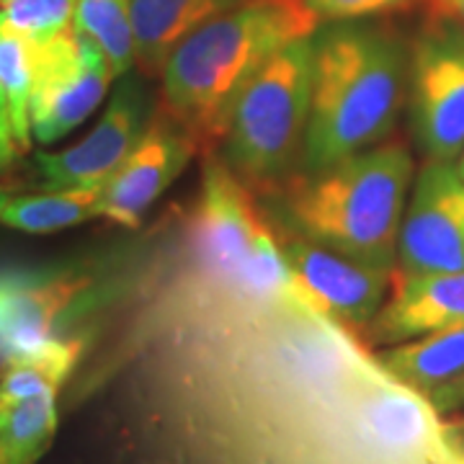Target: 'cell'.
I'll return each mask as SVG.
<instances>
[{
    "mask_svg": "<svg viewBox=\"0 0 464 464\" xmlns=\"http://www.w3.org/2000/svg\"><path fill=\"white\" fill-rule=\"evenodd\" d=\"M364 426L380 447L415 454L436 444V408L426 395L392 380L364 402Z\"/></svg>",
    "mask_w": 464,
    "mask_h": 464,
    "instance_id": "cell-16",
    "label": "cell"
},
{
    "mask_svg": "<svg viewBox=\"0 0 464 464\" xmlns=\"http://www.w3.org/2000/svg\"><path fill=\"white\" fill-rule=\"evenodd\" d=\"M103 186L57 188L39 197H18L5 204L0 222L21 232L47 235V232L75 227L85 219L101 217Z\"/></svg>",
    "mask_w": 464,
    "mask_h": 464,
    "instance_id": "cell-18",
    "label": "cell"
},
{
    "mask_svg": "<svg viewBox=\"0 0 464 464\" xmlns=\"http://www.w3.org/2000/svg\"><path fill=\"white\" fill-rule=\"evenodd\" d=\"M307 8L317 16L320 24L325 21H353V18H377L408 8L413 0H304Z\"/></svg>",
    "mask_w": 464,
    "mask_h": 464,
    "instance_id": "cell-23",
    "label": "cell"
},
{
    "mask_svg": "<svg viewBox=\"0 0 464 464\" xmlns=\"http://www.w3.org/2000/svg\"><path fill=\"white\" fill-rule=\"evenodd\" d=\"M197 137L160 109L148 130L101 191V217L137 230L150 207L166 194L173 181L199 152Z\"/></svg>",
    "mask_w": 464,
    "mask_h": 464,
    "instance_id": "cell-12",
    "label": "cell"
},
{
    "mask_svg": "<svg viewBox=\"0 0 464 464\" xmlns=\"http://www.w3.org/2000/svg\"><path fill=\"white\" fill-rule=\"evenodd\" d=\"M313 91V34L284 44L250 78L222 137V160L248 188H282L299 170Z\"/></svg>",
    "mask_w": 464,
    "mask_h": 464,
    "instance_id": "cell-5",
    "label": "cell"
},
{
    "mask_svg": "<svg viewBox=\"0 0 464 464\" xmlns=\"http://www.w3.org/2000/svg\"><path fill=\"white\" fill-rule=\"evenodd\" d=\"M451 464H464V449H457V451L451 454Z\"/></svg>",
    "mask_w": 464,
    "mask_h": 464,
    "instance_id": "cell-27",
    "label": "cell"
},
{
    "mask_svg": "<svg viewBox=\"0 0 464 464\" xmlns=\"http://www.w3.org/2000/svg\"><path fill=\"white\" fill-rule=\"evenodd\" d=\"M150 119L148 91L132 75H124L99 124L78 145L60 152H36L39 179L50 191L103 186L140 142Z\"/></svg>",
    "mask_w": 464,
    "mask_h": 464,
    "instance_id": "cell-11",
    "label": "cell"
},
{
    "mask_svg": "<svg viewBox=\"0 0 464 464\" xmlns=\"http://www.w3.org/2000/svg\"><path fill=\"white\" fill-rule=\"evenodd\" d=\"M454 163H457V170H459V176H462V179H464V150H462V152H459V158H457Z\"/></svg>",
    "mask_w": 464,
    "mask_h": 464,
    "instance_id": "cell-29",
    "label": "cell"
},
{
    "mask_svg": "<svg viewBox=\"0 0 464 464\" xmlns=\"http://www.w3.org/2000/svg\"><path fill=\"white\" fill-rule=\"evenodd\" d=\"M81 348L83 346L78 338H57L29 359L5 366L0 377V411L18 400L57 392L78 362Z\"/></svg>",
    "mask_w": 464,
    "mask_h": 464,
    "instance_id": "cell-20",
    "label": "cell"
},
{
    "mask_svg": "<svg viewBox=\"0 0 464 464\" xmlns=\"http://www.w3.org/2000/svg\"><path fill=\"white\" fill-rule=\"evenodd\" d=\"M426 5H429V16L447 18L464 29V0H426Z\"/></svg>",
    "mask_w": 464,
    "mask_h": 464,
    "instance_id": "cell-25",
    "label": "cell"
},
{
    "mask_svg": "<svg viewBox=\"0 0 464 464\" xmlns=\"http://www.w3.org/2000/svg\"><path fill=\"white\" fill-rule=\"evenodd\" d=\"M93 279L75 268H0V369L57 341Z\"/></svg>",
    "mask_w": 464,
    "mask_h": 464,
    "instance_id": "cell-10",
    "label": "cell"
},
{
    "mask_svg": "<svg viewBox=\"0 0 464 464\" xmlns=\"http://www.w3.org/2000/svg\"><path fill=\"white\" fill-rule=\"evenodd\" d=\"M188 237L204 274L232 295L307 310L276 232L256 207L248 186L215 155L204 166Z\"/></svg>",
    "mask_w": 464,
    "mask_h": 464,
    "instance_id": "cell-4",
    "label": "cell"
},
{
    "mask_svg": "<svg viewBox=\"0 0 464 464\" xmlns=\"http://www.w3.org/2000/svg\"><path fill=\"white\" fill-rule=\"evenodd\" d=\"M436 411H454V408H464V377L457 382H451L447 387L436 390L433 395H429Z\"/></svg>",
    "mask_w": 464,
    "mask_h": 464,
    "instance_id": "cell-24",
    "label": "cell"
},
{
    "mask_svg": "<svg viewBox=\"0 0 464 464\" xmlns=\"http://www.w3.org/2000/svg\"><path fill=\"white\" fill-rule=\"evenodd\" d=\"M398 274L464 271V179L457 163L426 160L400 225Z\"/></svg>",
    "mask_w": 464,
    "mask_h": 464,
    "instance_id": "cell-8",
    "label": "cell"
},
{
    "mask_svg": "<svg viewBox=\"0 0 464 464\" xmlns=\"http://www.w3.org/2000/svg\"><path fill=\"white\" fill-rule=\"evenodd\" d=\"M8 201H11V197L0 188V215H3V209H5V204H8Z\"/></svg>",
    "mask_w": 464,
    "mask_h": 464,
    "instance_id": "cell-28",
    "label": "cell"
},
{
    "mask_svg": "<svg viewBox=\"0 0 464 464\" xmlns=\"http://www.w3.org/2000/svg\"><path fill=\"white\" fill-rule=\"evenodd\" d=\"M72 29L99 44L109 60L114 81L132 72L134 34L130 0H78Z\"/></svg>",
    "mask_w": 464,
    "mask_h": 464,
    "instance_id": "cell-21",
    "label": "cell"
},
{
    "mask_svg": "<svg viewBox=\"0 0 464 464\" xmlns=\"http://www.w3.org/2000/svg\"><path fill=\"white\" fill-rule=\"evenodd\" d=\"M75 3L78 0H8L0 18L34 42H50L72 29Z\"/></svg>",
    "mask_w": 464,
    "mask_h": 464,
    "instance_id": "cell-22",
    "label": "cell"
},
{
    "mask_svg": "<svg viewBox=\"0 0 464 464\" xmlns=\"http://www.w3.org/2000/svg\"><path fill=\"white\" fill-rule=\"evenodd\" d=\"M380 364L392 380L429 398L464 377V323L392 343L380 353Z\"/></svg>",
    "mask_w": 464,
    "mask_h": 464,
    "instance_id": "cell-15",
    "label": "cell"
},
{
    "mask_svg": "<svg viewBox=\"0 0 464 464\" xmlns=\"http://www.w3.org/2000/svg\"><path fill=\"white\" fill-rule=\"evenodd\" d=\"M307 313L328 315L351 328H366L390 295V276L364 261L313 243L297 232H276Z\"/></svg>",
    "mask_w": 464,
    "mask_h": 464,
    "instance_id": "cell-9",
    "label": "cell"
},
{
    "mask_svg": "<svg viewBox=\"0 0 464 464\" xmlns=\"http://www.w3.org/2000/svg\"><path fill=\"white\" fill-rule=\"evenodd\" d=\"M454 323H464V271L405 276L392 268L390 295L366 335L377 346H392Z\"/></svg>",
    "mask_w": 464,
    "mask_h": 464,
    "instance_id": "cell-13",
    "label": "cell"
},
{
    "mask_svg": "<svg viewBox=\"0 0 464 464\" xmlns=\"http://www.w3.org/2000/svg\"><path fill=\"white\" fill-rule=\"evenodd\" d=\"M411 50L400 36L353 21H325L313 32L310 119L297 173H320L382 145L408 101Z\"/></svg>",
    "mask_w": 464,
    "mask_h": 464,
    "instance_id": "cell-1",
    "label": "cell"
},
{
    "mask_svg": "<svg viewBox=\"0 0 464 464\" xmlns=\"http://www.w3.org/2000/svg\"><path fill=\"white\" fill-rule=\"evenodd\" d=\"M34 72H36V42L14 32L0 18V127L14 140L18 152L32 148Z\"/></svg>",
    "mask_w": 464,
    "mask_h": 464,
    "instance_id": "cell-17",
    "label": "cell"
},
{
    "mask_svg": "<svg viewBox=\"0 0 464 464\" xmlns=\"http://www.w3.org/2000/svg\"><path fill=\"white\" fill-rule=\"evenodd\" d=\"M243 3L248 0H130L134 63L145 75H160L186 36Z\"/></svg>",
    "mask_w": 464,
    "mask_h": 464,
    "instance_id": "cell-14",
    "label": "cell"
},
{
    "mask_svg": "<svg viewBox=\"0 0 464 464\" xmlns=\"http://www.w3.org/2000/svg\"><path fill=\"white\" fill-rule=\"evenodd\" d=\"M248 3H292V0H248Z\"/></svg>",
    "mask_w": 464,
    "mask_h": 464,
    "instance_id": "cell-30",
    "label": "cell"
},
{
    "mask_svg": "<svg viewBox=\"0 0 464 464\" xmlns=\"http://www.w3.org/2000/svg\"><path fill=\"white\" fill-rule=\"evenodd\" d=\"M18 148L14 145V140L8 137V132L0 127V166H5V163H11V158L16 155Z\"/></svg>",
    "mask_w": 464,
    "mask_h": 464,
    "instance_id": "cell-26",
    "label": "cell"
},
{
    "mask_svg": "<svg viewBox=\"0 0 464 464\" xmlns=\"http://www.w3.org/2000/svg\"><path fill=\"white\" fill-rule=\"evenodd\" d=\"M57 429V392L18 400L0 411V464H34Z\"/></svg>",
    "mask_w": 464,
    "mask_h": 464,
    "instance_id": "cell-19",
    "label": "cell"
},
{
    "mask_svg": "<svg viewBox=\"0 0 464 464\" xmlns=\"http://www.w3.org/2000/svg\"><path fill=\"white\" fill-rule=\"evenodd\" d=\"M320 26L304 0L243 3L186 36L160 72L163 109L197 137L222 142L232 109L250 78L284 44Z\"/></svg>",
    "mask_w": 464,
    "mask_h": 464,
    "instance_id": "cell-2",
    "label": "cell"
},
{
    "mask_svg": "<svg viewBox=\"0 0 464 464\" xmlns=\"http://www.w3.org/2000/svg\"><path fill=\"white\" fill-rule=\"evenodd\" d=\"M5 3H8V0H0V5H5Z\"/></svg>",
    "mask_w": 464,
    "mask_h": 464,
    "instance_id": "cell-31",
    "label": "cell"
},
{
    "mask_svg": "<svg viewBox=\"0 0 464 464\" xmlns=\"http://www.w3.org/2000/svg\"><path fill=\"white\" fill-rule=\"evenodd\" d=\"M408 106L423 160L454 163L464 150V29L429 16L411 47Z\"/></svg>",
    "mask_w": 464,
    "mask_h": 464,
    "instance_id": "cell-6",
    "label": "cell"
},
{
    "mask_svg": "<svg viewBox=\"0 0 464 464\" xmlns=\"http://www.w3.org/2000/svg\"><path fill=\"white\" fill-rule=\"evenodd\" d=\"M111 83L106 54L85 34L67 29L50 42H36L32 134L42 145L63 140L99 109Z\"/></svg>",
    "mask_w": 464,
    "mask_h": 464,
    "instance_id": "cell-7",
    "label": "cell"
},
{
    "mask_svg": "<svg viewBox=\"0 0 464 464\" xmlns=\"http://www.w3.org/2000/svg\"><path fill=\"white\" fill-rule=\"evenodd\" d=\"M413 181L405 142H382L320 173H295L282 186L292 232L356 261L392 271Z\"/></svg>",
    "mask_w": 464,
    "mask_h": 464,
    "instance_id": "cell-3",
    "label": "cell"
}]
</instances>
